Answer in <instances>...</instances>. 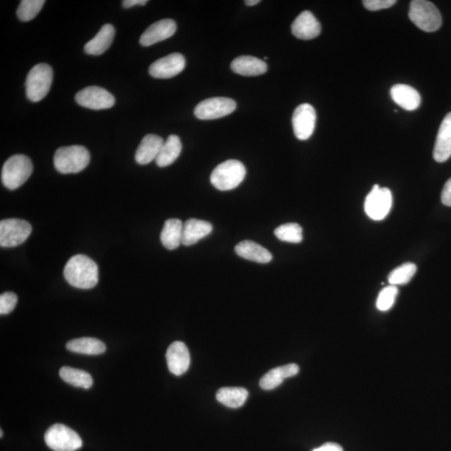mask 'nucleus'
I'll list each match as a JSON object with an SVG mask.
<instances>
[{"label":"nucleus","mask_w":451,"mask_h":451,"mask_svg":"<svg viewBox=\"0 0 451 451\" xmlns=\"http://www.w3.org/2000/svg\"><path fill=\"white\" fill-rule=\"evenodd\" d=\"M176 31L177 23L171 18L157 21L148 27L140 36V44L147 47L159 43V42L169 39L175 34Z\"/></svg>","instance_id":"15"},{"label":"nucleus","mask_w":451,"mask_h":451,"mask_svg":"<svg viewBox=\"0 0 451 451\" xmlns=\"http://www.w3.org/2000/svg\"><path fill=\"white\" fill-rule=\"evenodd\" d=\"M116 30L114 26L106 23L103 26L98 34L84 45V52L91 55H101L110 48L114 40Z\"/></svg>","instance_id":"23"},{"label":"nucleus","mask_w":451,"mask_h":451,"mask_svg":"<svg viewBox=\"0 0 451 451\" xmlns=\"http://www.w3.org/2000/svg\"><path fill=\"white\" fill-rule=\"evenodd\" d=\"M235 252L244 260L258 263H269L272 260V253L269 250L252 241L239 243L235 247Z\"/></svg>","instance_id":"24"},{"label":"nucleus","mask_w":451,"mask_h":451,"mask_svg":"<svg viewBox=\"0 0 451 451\" xmlns=\"http://www.w3.org/2000/svg\"><path fill=\"white\" fill-rule=\"evenodd\" d=\"M260 3V0H247V1H245L247 6H255L256 4Z\"/></svg>","instance_id":"39"},{"label":"nucleus","mask_w":451,"mask_h":451,"mask_svg":"<svg viewBox=\"0 0 451 451\" xmlns=\"http://www.w3.org/2000/svg\"><path fill=\"white\" fill-rule=\"evenodd\" d=\"M32 172L31 160L25 155H15L4 162L1 180L9 190H16L29 179Z\"/></svg>","instance_id":"4"},{"label":"nucleus","mask_w":451,"mask_h":451,"mask_svg":"<svg viewBox=\"0 0 451 451\" xmlns=\"http://www.w3.org/2000/svg\"><path fill=\"white\" fill-rule=\"evenodd\" d=\"M231 69L233 72L243 77H257L267 72V65L265 61L255 56L243 55L233 61Z\"/></svg>","instance_id":"22"},{"label":"nucleus","mask_w":451,"mask_h":451,"mask_svg":"<svg viewBox=\"0 0 451 451\" xmlns=\"http://www.w3.org/2000/svg\"><path fill=\"white\" fill-rule=\"evenodd\" d=\"M398 295V289L396 286L389 285L380 291L378 296L377 302H376V307L380 311H388L391 309L396 302V299Z\"/></svg>","instance_id":"33"},{"label":"nucleus","mask_w":451,"mask_h":451,"mask_svg":"<svg viewBox=\"0 0 451 451\" xmlns=\"http://www.w3.org/2000/svg\"><path fill=\"white\" fill-rule=\"evenodd\" d=\"M45 3V0H23L17 9L18 20L22 22L32 21L40 13Z\"/></svg>","instance_id":"32"},{"label":"nucleus","mask_w":451,"mask_h":451,"mask_svg":"<svg viewBox=\"0 0 451 451\" xmlns=\"http://www.w3.org/2000/svg\"><path fill=\"white\" fill-rule=\"evenodd\" d=\"M441 201L445 206H451V178L445 182L441 192Z\"/></svg>","instance_id":"36"},{"label":"nucleus","mask_w":451,"mask_h":451,"mask_svg":"<svg viewBox=\"0 0 451 451\" xmlns=\"http://www.w3.org/2000/svg\"><path fill=\"white\" fill-rule=\"evenodd\" d=\"M393 204L391 190L386 187L374 185L364 201V211L368 217L374 221H382L387 217Z\"/></svg>","instance_id":"9"},{"label":"nucleus","mask_w":451,"mask_h":451,"mask_svg":"<svg viewBox=\"0 0 451 451\" xmlns=\"http://www.w3.org/2000/svg\"><path fill=\"white\" fill-rule=\"evenodd\" d=\"M246 177V168L238 160H228L216 167L211 182L219 191H230L238 187Z\"/></svg>","instance_id":"3"},{"label":"nucleus","mask_w":451,"mask_h":451,"mask_svg":"<svg viewBox=\"0 0 451 451\" xmlns=\"http://www.w3.org/2000/svg\"><path fill=\"white\" fill-rule=\"evenodd\" d=\"M77 104L88 109L100 111L110 109L115 105L116 99L112 94L99 87H89L75 95Z\"/></svg>","instance_id":"11"},{"label":"nucleus","mask_w":451,"mask_h":451,"mask_svg":"<svg viewBox=\"0 0 451 451\" xmlns=\"http://www.w3.org/2000/svg\"><path fill=\"white\" fill-rule=\"evenodd\" d=\"M161 136L149 134L144 136L135 152V162L140 165H147L156 160L164 144Z\"/></svg>","instance_id":"18"},{"label":"nucleus","mask_w":451,"mask_h":451,"mask_svg":"<svg viewBox=\"0 0 451 451\" xmlns=\"http://www.w3.org/2000/svg\"><path fill=\"white\" fill-rule=\"evenodd\" d=\"M292 33L298 39L313 40L321 35V25L311 12L305 11L295 18Z\"/></svg>","instance_id":"16"},{"label":"nucleus","mask_w":451,"mask_h":451,"mask_svg":"<svg viewBox=\"0 0 451 451\" xmlns=\"http://www.w3.org/2000/svg\"><path fill=\"white\" fill-rule=\"evenodd\" d=\"M67 347L73 353L87 355H101L106 350L104 343L94 338H81L70 340L67 343Z\"/></svg>","instance_id":"26"},{"label":"nucleus","mask_w":451,"mask_h":451,"mask_svg":"<svg viewBox=\"0 0 451 451\" xmlns=\"http://www.w3.org/2000/svg\"><path fill=\"white\" fill-rule=\"evenodd\" d=\"M147 0H125L122 2V6L126 9H129L135 6H145Z\"/></svg>","instance_id":"38"},{"label":"nucleus","mask_w":451,"mask_h":451,"mask_svg":"<svg viewBox=\"0 0 451 451\" xmlns=\"http://www.w3.org/2000/svg\"><path fill=\"white\" fill-rule=\"evenodd\" d=\"M91 161L89 150L82 145H70L56 150L54 164L56 170L62 174L78 173L86 168Z\"/></svg>","instance_id":"2"},{"label":"nucleus","mask_w":451,"mask_h":451,"mask_svg":"<svg viewBox=\"0 0 451 451\" xmlns=\"http://www.w3.org/2000/svg\"><path fill=\"white\" fill-rule=\"evenodd\" d=\"M166 358L169 370L177 376L185 374L190 367V353L184 343H172L168 347Z\"/></svg>","instance_id":"14"},{"label":"nucleus","mask_w":451,"mask_h":451,"mask_svg":"<svg viewBox=\"0 0 451 451\" xmlns=\"http://www.w3.org/2000/svg\"><path fill=\"white\" fill-rule=\"evenodd\" d=\"M185 67L184 56L179 53H173L150 65L149 74L154 78L169 79L180 74Z\"/></svg>","instance_id":"13"},{"label":"nucleus","mask_w":451,"mask_h":451,"mask_svg":"<svg viewBox=\"0 0 451 451\" xmlns=\"http://www.w3.org/2000/svg\"><path fill=\"white\" fill-rule=\"evenodd\" d=\"M391 96L398 106L406 111H415L421 106L420 93L407 84H397L394 86L391 90Z\"/></svg>","instance_id":"20"},{"label":"nucleus","mask_w":451,"mask_h":451,"mask_svg":"<svg viewBox=\"0 0 451 451\" xmlns=\"http://www.w3.org/2000/svg\"><path fill=\"white\" fill-rule=\"evenodd\" d=\"M437 162L442 163L451 157V112L445 116L437 135L434 152Z\"/></svg>","instance_id":"17"},{"label":"nucleus","mask_w":451,"mask_h":451,"mask_svg":"<svg viewBox=\"0 0 451 451\" xmlns=\"http://www.w3.org/2000/svg\"><path fill=\"white\" fill-rule=\"evenodd\" d=\"M60 376L65 382L74 387L88 389H91L93 385L91 375L82 369L65 366V367L60 369Z\"/></svg>","instance_id":"29"},{"label":"nucleus","mask_w":451,"mask_h":451,"mask_svg":"<svg viewBox=\"0 0 451 451\" xmlns=\"http://www.w3.org/2000/svg\"><path fill=\"white\" fill-rule=\"evenodd\" d=\"M0 436L3 437V431L0 432Z\"/></svg>","instance_id":"40"},{"label":"nucleus","mask_w":451,"mask_h":451,"mask_svg":"<svg viewBox=\"0 0 451 451\" xmlns=\"http://www.w3.org/2000/svg\"><path fill=\"white\" fill-rule=\"evenodd\" d=\"M31 233V225L27 221L18 218L2 220L0 222V246H20L27 240Z\"/></svg>","instance_id":"8"},{"label":"nucleus","mask_w":451,"mask_h":451,"mask_svg":"<svg viewBox=\"0 0 451 451\" xmlns=\"http://www.w3.org/2000/svg\"><path fill=\"white\" fill-rule=\"evenodd\" d=\"M182 149V145L180 138L176 135L169 136L156 159L157 165L159 167L172 165L179 157Z\"/></svg>","instance_id":"27"},{"label":"nucleus","mask_w":451,"mask_h":451,"mask_svg":"<svg viewBox=\"0 0 451 451\" xmlns=\"http://www.w3.org/2000/svg\"><path fill=\"white\" fill-rule=\"evenodd\" d=\"M299 372V365L289 364L271 369L260 379V387L265 391H271L284 382V379L294 377Z\"/></svg>","instance_id":"21"},{"label":"nucleus","mask_w":451,"mask_h":451,"mask_svg":"<svg viewBox=\"0 0 451 451\" xmlns=\"http://www.w3.org/2000/svg\"><path fill=\"white\" fill-rule=\"evenodd\" d=\"M213 232V225L206 221L191 218L183 224L182 244L194 245Z\"/></svg>","instance_id":"19"},{"label":"nucleus","mask_w":451,"mask_h":451,"mask_svg":"<svg viewBox=\"0 0 451 451\" xmlns=\"http://www.w3.org/2000/svg\"><path fill=\"white\" fill-rule=\"evenodd\" d=\"M364 6L370 11H378L380 9H389L396 4V0H364Z\"/></svg>","instance_id":"35"},{"label":"nucleus","mask_w":451,"mask_h":451,"mask_svg":"<svg viewBox=\"0 0 451 451\" xmlns=\"http://www.w3.org/2000/svg\"><path fill=\"white\" fill-rule=\"evenodd\" d=\"M248 391L242 387H223L217 392L218 401L228 408H237L245 403Z\"/></svg>","instance_id":"28"},{"label":"nucleus","mask_w":451,"mask_h":451,"mask_svg":"<svg viewBox=\"0 0 451 451\" xmlns=\"http://www.w3.org/2000/svg\"><path fill=\"white\" fill-rule=\"evenodd\" d=\"M316 109L308 103H304L296 108L292 119L296 138L301 140L311 138L316 129Z\"/></svg>","instance_id":"12"},{"label":"nucleus","mask_w":451,"mask_h":451,"mask_svg":"<svg viewBox=\"0 0 451 451\" xmlns=\"http://www.w3.org/2000/svg\"><path fill=\"white\" fill-rule=\"evenodd\" d=\"M416 270V265L413 263H403L391 272L389 275V283L394 286L406 284L415 276Z\"/></svg>","instance_id":"31"},{"label":"nucleus","mask_w":451,"mask_h":451,"mask_svg":"<svg viewBox=\"0 0 451 451\" xmlns=\"http://www.w3.org/2000/svg\"><path fill=\"white\" fill-rule=\"evenodd\" d=\"M274 235L283 242L300 243L303 241V229L297 223L281 225L275 229Z\"/></svg>","instance_id":"30"},{"label":"nucleus","mask_w":451,"mask_h":451,"mask_svg":"<svg viewBox=\"0 0 451 451\" xmlns=\"http://www.w3.org/2000/svg\"><path fill=\"white\" fill-rule=\"evenodd\" d=\"M68 284L79 289H91L99 281L98 266L91 258L82 255L69 258L64 269Z\"/></svg>","instance_id":"1"},{"label":"nucleus","mask_w":451,"mask_h":451,"mask_svg":"<svg viewBox=\"0 0 451 451\" xmlns=\"http://www.w3.org/2000/svg\"><path fill=\"white\" fill-rule=\"evenodd\" d=\"M237 103L231 98L213 97L206 99L197 105L194 115L200 120L208 121L222 118L236 110Z\"/></svg>","instance_id":"10"},{"label":"nucleus","mask_w":451,"mask_h":451,"mask_svg":"<svg viewBox=\"0 0 451 451\" xmlns=\"http://www.w3.org/2000/svg\"><path fill=\"white\" fill-rule=\"evenodd\" d=\"M53 69L47 64L35 65L27 75L26 90L27 98L39 102L48 95L53 82Z\"/></svg>","instance_id":"5"},{"label":"nucleus","mask_w":451,"mask_h":451,"mask_svg":"<svg viewBox=\"0 0 451 451\" xmlns=\"http://www.w3.org/2000/svg\"><path fill=\"white\" fill-rule=\"evenodd\" d=\"M408 17L423 31L435 32L442 26V17L433 3L426 0L411 1Z\"/></svg>","instance_id":"6"},{"label":"nucleus","mask_w":451,"mask_h":451,"mask_svg":"<svg viewBox=\"0 0 451 451\" xmlns=\"http://www.w3.org/2000/svg\"><path fill=\"white\" fill-rule=\"evenodd\" d=\"M18 303V297L16 294L6 292L0 296V314L6 316L11 313L15 309Z\"/></svg>","instance_id":"34"},{"label":"nucleus","mask_w":451,"mask_h":451,"mask_svg":"<svg viewBox=\"0 0 451 451\" xmlns=\"http://www.w3.org/2000/svg\"><path fill=\"white\" fill-rule=\"evenodd\" d=\"M313 451H344L342 446L335 443H326Z\"/></svg>","instance_id":"37"},{"label":"nucleus","mask_w":451,"mask_h":451,"mask_svg":"<svg viewBox=\"0 0 451 451\" xmlns=\"http://www.w3.org/2000/svg\"><path fill=\"white\" fill-rule=\"evenodd\" d=\"M183 223L181 220L171 218L166 221L161 233L162 245L168 250L179 247L182 240Z\"/></svg>","instance_id":"25"},{"label":"nucleus","mask_w":451,"mask_h":451,"mask_svg":"<svg viewBox=\"0 0 451 451\" xmlns=\"http://www.w3.org/2000/svg\"><path fill=\"white\" fill-rule=\"evenodd\" d=\"M45 440L48 447L54 451H75L83 445L77 432L60 424L50 427L45 435Z\"/></svg>","instance_id":"7"}]
</instances>
